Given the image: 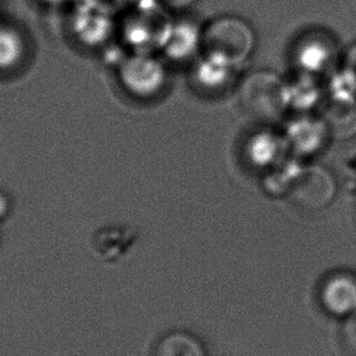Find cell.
<instances>
[{"label": "cell", "instance_id": "cell-1", "mask_svg": "<svg viewBox=\"0 0 356 356\" xmlns=\"http://www.w3.org/2000/svg\"><path fill=\"white\" fill-rule=\"evenodd\" d=\"M173 21L159 0H140L118 16V42L129 53L163 49Z\"/></svg>", "mask_w": 356, "mask_h": 356}, {"label": "cell", "instance_id": "cell-2", "mask_svg": "<svg viewBox=\"0 0 356 356\" xmlns=\"http://www.w3.org/2000/svg\"><path fill=\"white\" fill-rule=\"evenodd\" d=\"M120 89L129 98L150 100L158 97L166 86L168 71L154 53H129L114 66Z\"/></svg>", "mask_w": 356, "mask_h": 356}, {"label": "cell", "instance_id": "cell-3", "mask_svg": "<svg viewBox=\"0 0 356 356\" xmlns=\"http://www.w3.org/2000/svg\"><path fill=\"white\" fill-rule=\"evenodd\" d=\"M66 30L81 48L102 50L118 43V16L79 0L66 9Z\"/></svg>", "mask_w": 356, "mask_h": 356}, {"label": "cell", "instance_id": "cell-4", "mask_svg": "<svg viewBox=\"0 0 356 356\" xmlns=\"http://www.w3.org/2000/svg\"><path fill=\"white\" fill-rule=\"evenodd\" d=\"M255 35L250 25L234 16L211 21L203 30L202 48L205 54L218 55L237 66L252 55Z\"/></svg>", "mask_w": 356, "mask_h": 356}, {"label": "cell", "instance_id": "cell-5", "mask_svg": "<svg viewBox=\"0 0 356 356\" xmlns=\"http://www.w3.org/2000/svg\"><path fill=\"white\" fill-rule=\"evenodd\" d=\"M238 100L243 109L255 119H277L288 109L286 82L271 72H254L241 84Z\"/></svg>", "mask_w": 356, "mask_h": 356}, {"label": "cell", "instance_id": "cell-6", "mask_svg": "<svg viewBox=\"0 0 356 356\" xmlns=\"http://www.w3.org/2000/svg\"><path fill=\"white\" fill-rule=\"evenodd\" d=\"M336 193L331 173L320 166H309L302 168L287 192V198L302 211L318 213L333 202Z\"/></svg>", "mask_w": 356, "mask_h": 356}, {"label": "cell", "instance_id": "cell-7", "mask_svg": "<svg viewBox=\"0 0 356 356\" xmlns=\"http://www.w3.org/2000/svg\"><path fill=\"white\" fill-rule=\"evenodd\" d=\"M317 296L325 312L343 321L356 312V275L346 271L330 273L323 278Z\"/></svg>", "mask_w": 356, "mask_h": 356}, {"label": "cell", "instance_id": "cell-8", "mask_svg": "<svg viewBox=\"0 0 356 356\" xmlns=\"http://www.w3.org/2000/svg\"><path fill=\"white\" fill-rule=\"evenodd\" d=\"M32 55V42L25 29L11 19L0 17V74L24 70Z\"/></svg>", "mask_w": 356, "mask_h": 356}, {"label": "cell", "instance_id": "cell-9", "mask_svg": "<svg viewBox=\"0 0 356 356\" xmlns=\"http://www.w3.org/2000/svg\"><path fill=\"white\" fill-rule=\"evenodd\" d=\"M330 134L323 119L300 115L288 124L284 140L296 153L309 156L325 145Z\"/></svg>", "mask_w": 356, "mask_h": 356}, {"label": "cell", "instance_id": "cell-10", "mask_svg": "<svg viewBox=\"0 0 356 356\" xmlns=\"http://www.w3.org/2000/svg\"><path fill=\"white\" fill-rule=\"evenodd\" d=\"M202 40L203 30L193 22H173L161 51L172 61H184L202 48Z\"/></svg>", "mask_w": 356, "mask_h": 356}, {"label": "cell", "instance_id": "cell-11", "mask_svg": "<svg viewBox=\"0 0 356 356\" xmlns=\"http://www.w3.org/2000/svg\"><path fill=\"white\" fill-rule=\"evenodd\" d=\"M284 138L278 137L271 131H261L252 134L245 145L248 161L254 168H268L278 163L282 154Z\"/></svg>", "mask_w": 356, "mask_h": 356}, {"label": "cell", "instance_id": "cell-12", "mask_svg": "<svg viewBox=\"0 0 356 356\" xmlns=\"http://www.w3.org/2000/svg\"><path fill=\"white\" fill-rule=\"evenodd\" d=\"M323 121L336 137L348 138L356 132V98H330L325 106Z\"/></svg>", "mask_w": 356, "mask_h": 356}, {"label": "cell", "instance_id": "cell-13", "mask_svg": "<svg viewBox=\"0 0 356 356\" xmlns=\"http://www.w3.org/2000/svg\"><path fill=\"white\" fill-rule=\"evenodd\" d=\"M233 67L234 65L218 55L205 54L195 66L194 81L205 90H220L231 79Z\"/></svg>", "mask_w": 356, "mask_h": 356}, {"label": "cell", "instance_id": "cell-14", "mask_svg": "<svg viewBox=\"0 0 356 356\" xmlns=\"http://www.w3.org/2000/svg\"><path fill=\"white\" fill-rule=\"evenodd\" d=\"M299 69L307 74H316L327 69L333 59V47L325 38L310 37L302 40L296 53Z\"/></svg>", "mask_w": 356, "mask_h": 356}, {"label": "cell", "instance_id": "cell-15", "mask_svg": "<svg viewBox=\"0 0 356 356\" xmlns=\"http://www.w3.org/2000/svg\"><path fill=\"white\" fill-rule=\"evenodd\" d=\"M153 356H207L202 341L188 332L173 331L160 339Z\"/></svg>", "mask_w": 356, "mask_h": 356}, {"label": "cell", "instance_id": "cell-16", "mask_svg": "<svg viewBox=\"0 0 356 356\" xmlns=\"http://www.w3.org/2000/svg\"><path fill=\"white\" fill-rule=\"evenodd\" d=\"M287 89L288 108L307 111L314 108L321 98V89L317 86L312 74L302 72L289 83H286Z\"/></svg>", "mask_w": 356, "mask_h": 356}, {"label": "cell", "instance_id": "cell-17", "mask_svg": "<svg viewBox=\"0 0 356 356\" xmlns=\"http://www.w3.org/2000/svg\"><path fill=\"white\" fill-rule=\"evenodd\" d=\"M341 341L346 353L349 355L356 356V312L343 320Z\"/></svg>", "mask_w": 356, "mask_h": 356}, {"label": "cell", "instance_id": "cell-18", "mask_svg": "<svg viewBox=\"0 0 356 356\" xmlns=\"http://www.w3.org/2000/svg\"><path fill=\"white\" fill-rule=\"evenodd\" d=\"M82 1L98 6L104 10L109 11L114 15L119 16L129 8L136 6L140 0H82Z\"/></svg>", "mask_w": 356, "mask_h": 356}, {"label": "cell", "instance_id": "cell-19", "mask_svg": "<svg viewBox=\"0 0 356 356\" xmlns=\"http://www.w3.org/2000/svg\"><path fill=\"white\" fill-rule=\"evenodd\" d=\"M38 6L50 10H66L79 0H35Z\"/></svg>", "mask_w": 356, "mask_h": 356}, {"label": "cell", "instance_id": "cell-20", "mask_svg": "<svg viewBox=\"0 0 356 356\" xmlns=\"http://www.w3.org/2000/svg\"><path fill=\"white\" fill-rule=\"evenodd\" d=\"M161 6H166L168 9H186L189 6L194 4L197 0H159Z\"/></svg>", "mask_w": 356, "mask_h": 356}, {"label": "cell", "instance_id": "cell-21", "mask_svg": "<svg viewBox=\"0 0 356 356\" xmlns=\"http://www.w3.org/2000/svg\"><path fill=\"white\" fill-rule=\"evenodd\" d=\"M11 210V199L9 194L0 189V220L6 218Z\"/></svg>", "mask_w": 356, "mask_h": 356}, {"label": "cell", "instance_id": "cell-22", "mask_svg": "<svg viewBox=\"0 0 356 356\" xmlns=\"http://www.w3.org/2000/svg\"><path fill=\"white\" fill-rule=\"evenodd\" d=\"M348 69H350L356 76V45L355 47H353V49L350 50V55H349V66H348Z\"/></svg>", "mask_w": 356, "mask_h": 356}]
</instances>
